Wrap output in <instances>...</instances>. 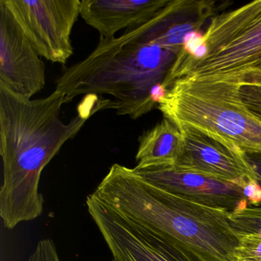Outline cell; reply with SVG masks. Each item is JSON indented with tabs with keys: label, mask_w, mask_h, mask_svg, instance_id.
I'll return each mask as SVG.
<instances>
[{
	"label": "cell",
	"mask_w": 261,
	"mask_h": 261,
	"mask_svg": "<svg viewBox=\"0 0 261 261\" xmlns=\"http://www.w3.org/2000/svg\"><path fill=\"white\" fill-rule=\"evenodd\" d=\"M0 86L27 99H31L45 86V63L1 2Z\"/></svg>",
	"instance_id": "obj_8"
},
{
	"label": "cell",
	"mask_w": 261,
	"mask_h": 261,
	"mask_svg": "<svg viewBox=\"0 0 261 261\" xmlns=\"http://www.w3.org/2000/svg\"><path fill=\"white\" fill-rule=\"evenodd\" d=\"M171 0H82L80 16L109 39L123 29L134 28L152 19Z\"/></svg>",
	"instance_id": "obj_11"
},
{
	"label": "cell",
	"mask_w": 261,
	"mask_h": 261,
	"mask_svg": "<svg viewBox=\"0 0 261 261\" xmlns=\"http://www.w3.org/2000/svg\"><path fill=\"white\" fill-rule=\"evenodd\" d=\"M229 221L238 233H261V205L247 206L229 213Z\"/></svg>",
	"instance_id": "obj_13"
},
{
	"label": "cell",
	"mask_w": 261,
	"mask_h": 261,
	"mask_svg": "<svg viewBox=\"0 0 261 261\" xmlns=\"http://www.w3.org/2000/svg\"><path fill=\"white\" fill-rule=\"evenodd\" d=\"M203 46L200 59L181 50L165 81L166 90L180 79L261 83V0L212 16Z\"/></svg>",
	"instance_id": "obj_5"
},
{
	"label": "cell",
	"mask_w": 261,
	"mask_h": 261,
	"mask_svg": "<svg viewBox=\"0 0 261 261\" xmlns=\"http://www.w3.org/2000/svg\"><path fill=\"white\" fill-rule=\"evenodd\" d=\"M139 225L201 261H235L238 233L229 212L191 201L148 181L135 169L115 163L94 192Z\"/></svg>",
	"instance_id": "obj_2"
},
{
	"label": "cell",
	"mask_w": 261,
	"mask_h": 261,
	"mask_svg": "<svg viewBox=\"0 0 261 261\" xmlns=\"http://www.w3.org/2000/svg\"><path fill=\"white\" fill-rule=\"evenodd\" d=\"M250 206L261 205V186L255 179H246L238 184Z\"/></svg>",
	"instance_id": "obj_16"
},
{
	"label": "cell",
	"mask_w": 261,
	"mask_h": 261,
	"mask_svg": "<svg viewBox=\"0 0 261 261\" xmlns=\"http://www.w3.org/2000/svg\"><path fill=\"white\" fill-rule=\"evenodd\" d=\"M138 141L137 170L175 165L182 149L181 131L166 118L143 132Z\"/></svg>",
	"instance_id": "obj_12"
},
{
	"label": "cell",
	"mask_w": 261,
	"mask_h": 261,
	"mask_svg": "<svg viewBox=\"0 0 261 261\" xmlns=\"http://www.w3.org/2000/svg\"><path fill=\"white\" fill-rule=\"evenodd\" d=\"M88 212L106 241L134 261H201L187 250L120 215L94 193L86 200Z\"/></svg>",
	"instance_id": "obj_7"
},
{
	"label": "cell",
	"mask_w": 261,
	"mask_h": 261,
	"mask_svg": "<svg viewBox=\"0 0 261 261\" xmlns=\"http://www.w3.org/2000/svg\"><path fill=\"white\" fill-rule=\"evenodd\" d=\"M41 57L65 65L74 53L71 33L81 0H0Z\"/></svg>",
	"instance_id": "obj_6"
},
{
	"label": "cell",
	"mask_w": 261,
	"mask_h": 261,
	"mask_svg": "<svg viewBox=\"0 0 261 261\" xmlns=\"http://www.w3.org/2000/svg\"><path fill=\"white\" fill-rule=\"evenodd\" d=\"M67 103L65 94L58 91L33 100L0 86V155L4 169L0 215L7 228L42 215V171L93 116L79 107L77 115L64 123L60 114Z\"/></svg>",
	"instance_id": "obj_1"
},
{
	"label": "cell",
	"mask_w": 261,
	"mask_h": 261,
	"mask_svg": "<svg viewBox=\"0 0 261 261\" xmlns=\"http://www.w3.org/2000/svg\"><path fill=\"white\" fill-rule=\"evenodd\" d=\"M246 160L251 166L256 175V181L261 186V152L244 153Z\"/></svg>",
	"instance_id": "obj_17"
},
{
	"label": "cell",
	"mask_w": 261,
	"mask_h": 261,
	"mask_svg": "<svg viewBox=\"0 0 261 261\" xmlns=\"http://www.w3.org/2000/svg\"><path fill=\"white\" fill-rule=\"evenodd\" d=\"M178 129L182 134V149L175 166L233 184L256 180V173L242 152L191 128Z\"/></svg>",
	"instance_id": "obj_10"
},
{
	"label": "cell",
	"mask_w": 261,
	"mask_h": 261,
	"mask_svg": "<svg viewBox=\"0 0 261 261\" xmlns=\"http://www.w3.org/2000/svg\"><path fill=\"white\" fill-rule=\"evenodd\" d=\"M235 261H261V233H238Z\"/></svg>",
	"instance_id": "obj_14"
},
{
	"label": "cell",
	"mask_w": 261,
	"mask_h": 261,
	"mask_svg": "<svg viewBox=\"0 0 261 261\" xmlns=\"http://www.w3.org/2000/svg\"><path fill=\"white\" fill-rule=\"evenodd\" d=\"M28 261H62L57 247L49 238L41 240Z\"/></svg>",
	"instance_id": "obj_15"
},
{
	"label": "cell",
	"mask_w": 261,
	"mask_h": 261,
	"mask_svg": "<svg viewBox=\"0 0 261 261\" xmlns=\"http://www.w3.org/2000/svg\"><path fill=\"white\" fill-rule=\"evenodd\" d=\"M164 118L242 153L261 152V118L244 103L240 85L180 79L159 102Z\"/></svg>",
	"instance_id": "obj_4"
},
{
	"label": "cell",
	"mask_w": 261,
	"mask_h": 261,
	"mask_svg": "<svg viewBox=\"0 0 261 261\" xmlns=\"http://www.w3.org/2000/svg\"><path fill=\"white\" fill-rule=\"evenodd\" d=\"M179 53L143 37L137 27L100 38L88 57L67 68L56 91L69 103L80 95H110L105 110L137 120L158 106L164 82Z\"/></svg>",
	"instance_id": "obj_3"
},
{
	"label": "cell",
	"mask_w": 261,
	"mask_h": 261,
	"mask_svg": "<svg viewBox=\"0 0 261 261\" xmlns=\"http://www.w3.org/2000/svg\"><path fill=\"white\" fill-rule=\"evenodd\" d=\"M135 170L152 184L204 205L229 213L250 205L238 185L189 172L175 165Z\"/></svg>",
	"instance_id": "obj_9"
}]
</instances>
